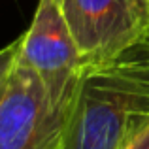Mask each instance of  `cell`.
Instances as JSON below:
<instances>
[{
    "label": "cell",
    "mask_w": 149,
    "mask_h": 149,
    "mask_svg": "<svg viewBox=\"0 0 149 149\" xmlns=\"http://www.w3.org/2000/svg\"><path fill=\"white\" fill-rule=\"evenodd\" d=\"M149 127V30L85 66L61 149H121Z\"/></svg>",
    "instance_id": "cell-1"
},
{
    "label": "cell",
    "mask_w": 149,
    "mask_h": 149,
    "mask_svg": "<svg viewBox=\"0 0 149 149\" xmlns=\"http://www.w3.org/2000/svg\"><path fill=\"white\" fill-rule=\"evenodd\" d=\"M68 117L53 106L36 70L17 58L0 87V149H61Z\"/></svg>",
    "instance_id": "cell-2"
},
{
    "label": "cell",
    "mask_w": 149,
    "mask_h": 149,
    "mask_svg": "<svg viewBox=\"0 0 149 149\" xmlns=\"http://www.w3.org/2000/svg\"><path fill=\"white\" fill-rule=\"evenodd\" d=\"M19 58L40 76L57 109L70 111L83 64L76 40L53 0H40L29 30L21 36Z\"/></svg>",
    "instance_id": "cell-3"
},
{
    "label": "cell",
    "mask_w": 149,
    "mask_h": 149,
    "mask_svg": "<svg viewBox=\"0 0 149 149\" xmlns=\"http://www.w3.org/2000/svg\"><path fill=\"white\" fill-rule=\"evenodd\" d=\"M62 15L83 68L115 57L149 30V0H64Z\"/></svg>",
    "instance_id": "cell-4"
},
{
    "label": "cell",
    "mask_w": 149,
    "mask_h": 149,
    "mask_svg": "<svg viewBox=\"0 0 149 149\" xmlns=\"http://www.w3.org/2000/svg\"><path fill=\"white\" fill-rule=\"evenodd\" d=\"M19 51H21V38L0 49V87L4 85V81H6V77L10 76L13 64L17 62Z\"/></svg>",
    "instance_id": "cell-5"
},
{
    "label": "cell",
    "mask_w": 149,
    "mask_h": 149,
    "mask_svg": "<svg viewBox=\"0 0 149 149\" xmlns=\"http://www.w3.org/2000/svg\"><path fill=\"white\" fill-rule=\"evenodd\" d=\"M121 149H149V127L143 128V130L140 132L138 136H134L130 142H127Z\"/></svg>",
    "instance_id": "cell-6"
},
{
    "label": "cell",
    "mask_w": 149,
    "mask_h": 149,
    "mask_svg": "<svg viewBox=\"0 0 149 149\" xmlns=\"http://www.w3.org/2000/svg\"><path fill=\"white\" fill-rule=\"evenodd\" d=\"M53 2H55V4H58V6L62 8V2H64V0H53Z\"/></svg>",
    "instance_id": "cell-7"
}]
</instances>
